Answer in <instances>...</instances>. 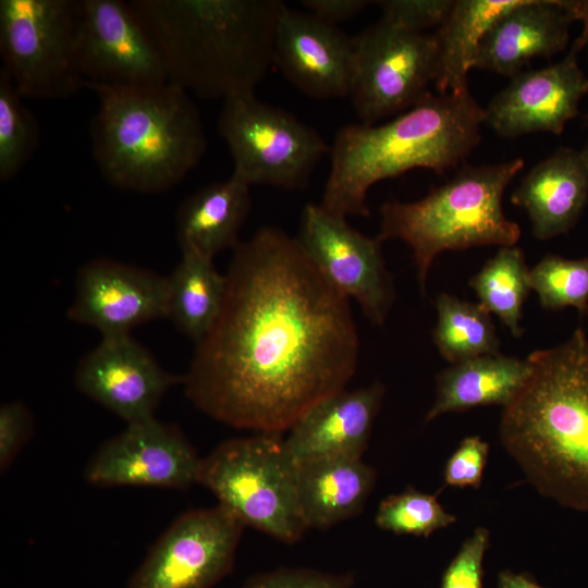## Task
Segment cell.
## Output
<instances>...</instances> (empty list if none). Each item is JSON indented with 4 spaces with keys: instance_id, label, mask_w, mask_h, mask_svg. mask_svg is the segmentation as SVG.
<instances>
[{
    "instance_id": "obj_34",
    "label": "cell",
    "mask_w": 588,
    "mask_h": 588,
    "mask_svg": "<svg viewBox=\"0 0 588 588\" xmlns=\"http://www.w3.org/2000/svg\"><path fill=\"white\" fill-rule=\"evenodd\" d=\"M376 3L383 19L409 30L426 33L444 22L454 0H381Z\"/></svg>"
},
{
    "instance_id": "obj_30",
    "label": "cell",
    "mask_w": 588,
    "mask_h": 588,
    "mask_svg": "<svg viewBox=\"0 0 588 588\" xmlns=\"http://www.w3.org/2000/svg\"><path fill=\"white\" fill-rule=\"evenodd\" d=\"M529 284L544 309L574 307L583 315L588 313V257L547 255L530 269Z\"/></svg>"
},
{
    "instance_id": "obj_11",
    "label": "cell",
    "mask_w": 588,
    "mask_h": 588,
    "mask_svg": "<svg viewBox=\"0 0 588 588\" xmlns=\"http://www.w3.org/2000/svg\"><path fill=\"white\" fill-rule=\"evenodd\" d=\"M296 238L323 278L343 296L353 298L372 324L383 327L395 290L382 242L353 229L346 218L320 204L303 208Z\"/></svg>"
},
{
    "instance_id": "obj_21",
    "label": "cell",
    "mask_w": 588,
    "mask_h": 588,
    "mask_svg": "<svg viewBox=\"0 0 588 588\" xmlns=\"http://www.w3.org/2000/svg\"><path fill=\"white\" fill-rule=\"evenodd\" d=\"M588 199V174L580 151L560 147L535 164L511 196L528 215L532 234L544 241L568 232Z\"/></svg>"
},
{
    "instance_id": "obj_25",
    "label": "cell",
    "mask_w": 588,
    "mask_h": 588,
    "mask_svg": "<svg viewBox=\"0 0 588 588\" xmlns=\"http://www.w3.org/2000/svg\"><path fill=\"white\" fill-rule=\"evenodd\" d=\"M522 0H454L444 22L433 33L438 44V94L468 89L467 74L487 32Z\"/></svg>"
},
{
    "instance_id": "obj_28",
    "label": "cell",
    "mask_w": 588,
    "mask_h": 588,
    "mask_svg": "<svg viewBox=\"0 0 588 588\" xmlns=\"http://www.w3.org/2000/svg\"><path fill=\"white\" fill-rule=\"evenodd\" d=\"M529 269L517 246H502L469 280L479 304L494 314L515 338L520 327L524 303L529 294Z\"/></svg>"
},
{
    "instance_id": "obj_40",
    "label": "cell",
    "mask_w": 588,
    "mask_h": 588,
    "mask_svg": "<svg viewBox=\"0 0 588 588\" xmlns=\"http://www.w3.org/2000/svg\"><path fill=\"white\" fill-rule=\"evenodd\" d=\"M580 155H581V158H583V161H584V164L586 167L587 174H588V142H587L585 148L580 151Z\"/></svg>"
},
{
    "instance_id": "obj_39",
    "label": "cell",
    "mask_w": 588,
    "mask_h": 588,
    "mask_svg": "<svg viewBox=\"0 0 588 588\" xmlns=\"http://www.w3.org/2000/svg\"><path fill=\"white\" fill-rule=\"evenodd\" d=\"M566 5L574 21L583 23V32L577 39L588 50V0H566Z\"/></svg>"
},
{
    "instance_id": "obj_37",
    "label": "cell",
    "mask_w": 588,
    "mask_h": 588,
    "mask_svg": "<svg viewBox=\"0 0 588 588\" xmlns=\"http://www.w3.org/2000/svg\"><path fill=\"white\" fill-rule=\"evenodd\" d=\"M303 5L320 19L331 25L350 20L369 5L367 0H303Z\"/></svg>"
},
{
    "instance_id": "obj_19",
    "label": "cell",
    "mask_w": 588,
    "mask_h": 588,
    "mask_svg": "<svg viewBox=\"0 0 588 588\" xmlns=\"http://www.w3.org/2000/svg\"><path fill=\"white\" fill-rule=\"evenodd\" d=\"M384 385L342 390L304 414L284 438L285 449L297 465L339 456H363L383 400Z\"/></svg>"
},
{
    "instance_id": "obj_35",
    "label": "cell",
    "mask_w": 588,
    "mask_h": 588,
    "mask_svg": "<svg viewBox=\"0 0 588 588\" xmlns=\"http://www.w3.org/2000/svg\"><path fill=\"white\" fill-rule=\"evenodd\" d=\"M488 454L489 444L479 436L465 438L445 464V483L458 488H479Z\"/></svg>"
},
{
    "instance_id": "obj_2",
    "label": "cell",
    "mask_w": 588,
    "mask_h": 588,
    "mask_svg": "<svg viewBox=\"0 0 588 588\" xmlns=\"http://www.w3.org/2000/svg\"><path fill=\"white\" fill-rule=\"evenodd\" d=\"M526 359L530 376L503 411L501 442L538 492L588 512V336L578 328Z\"/></svg>"
},
{
    "instance_id": "obj_24",
    "label": "cell",
    "mask_w": 588,
    "mask_h": 588,
    "mask_svg": "<svg viewBox=\"0 0 588 588\" xmlns=\"http://www.w3.org/2000/svg\"><path fill=\"white\" fill-rule=\"evenodd\" d=\"M527 359L501 353L468 359L441 370L436 378V399L425 421L449 412L477 406H509L530 376Z\"/></svg>"
},
{
    "instance_id": "obj_1",
    "label": "cell",
    "mask_w": 588,
    "mask_h": 588,
    "mask_svg": "<svg viewBox=\"0 0 588 588\" xmlns=\"http://www.w3.org/2000/svg\"><path fill=\"white\" fill-rule=\"evenodd\" d=\"M225 277L221 311L183 377L185 394L222 424L283 433L355 375L350 299L275 226L240 242Z\"/></svg>"
},
{
    "instance_id": "obj_3",
    "label": "cell",
    "mask_w": 588,
    "mask_h": 588,
    "mask_svg": "<svg viewBox=\"0 0 588 588\" xmlns=\"http://www.w3.org/2000/svg\"><path fill=\"white\" fill-rule=\"evenodd\" d=\"M168 83L207 99L254 93L273 64L280 0H132Z\"/></svg>"
},
{
    "instance_id": "obj_29",
    "label": "cell",
    "mask_w": 588,
    "mask_h": 588,
    "mask_svg": "<svg viewBox=\"0 0 588 588\" xmlns=\"http://www.w3.org/2000/svg\"><path fill=\"white\" fill-rule=\"evenodd\" d=\"M23 96L0 69V180H12L40 143V127Z\"/></svg>"
},
{
    "instance_id": "obj_38",
    "label": "cell",
    "mask_w": 588,
    "mask_h": 588,
    "mask_svg": "<svg viewBox=\"0 0 588 588\" xmlns=\"http://www.w3.org/2000/svg\"><path fill=\"white\" fill-rule=\"evenodd\" d=\"M497 588H543L530 575L502 571L498 576Z\"/></svg>"
},
{
    "instance_id": "obj_7",
    "label": "cell",
    "mask_w": 588,
    "mask_h": 588,
    "mask_svg": "<svg viewBox=\"0 0 588 588\" xmlns=\"http://www.w3.org/2000/svg\"><path fill=\"white\" fill-rule=\"evenodd\" d=\"M296 471L282 433L256 432L225 440L201 458L197 483L245 526L293 544L308 529Z\"/></svg>"
},
{
    "instance_id": "obj_10",
    "label": "cell",
    "mask_w": 588,
    "mask_h": 588,
    "mask_svg": "<svg viewBox=\"0 0 588 588\" xmlns=\"http://www.w3.org/2000/svg\"><path fill=\"white\" fill-rule=\"evenodd\" d=\"M355 69L351 87L360 123L396 117L421 101L438 75L433 34L404 28L383 17L354 37Z\"/></svg>"
},
{
    "instance_id": "obj_5",
    "label": "cell",
    "mask_w": 588,
    "mask_h": 588,
    "mask_svg": "<svg viewBox=\"0 0 588 588\" xmlns=\"http://www.w3.org/2000/svg\"><path fill=\"white\" fill-rule=\"evenodd\" d=\"M93 152L105 180L136 193H159L180 183L205 154L199 111L186 90L94 85Z\"/></svg>"
},
{
    "instance_id": "obj_22",
    "label": "cell",
    "mask_w": 588,
    "mask_h": 588,
    "mask_svg": "<svg viewBox=\"0 0 588 588\" xmlns=\"http://www.w3.org/2000/svg\"><path fill=\"white\" fill-rule=\"evenodd\" d=\"M296 467L298 502L308 528L327 529L360 514L377 478L363 456H328Z\"/></svg>"
},
{
    "instance_id": "obj_27",
    "label": "cell",
    "mask_w": 588,
    "mask_h": 588,
    "mask_svg": "<svg viewBox=\"0 0 588 588\" xmlns=\"http://www.w3.org/2000/svg\"><path fill=\"white\" fill-rule=\"evenodd\" d=\"M436 308L438 319L432 339L441 356L449 363L453 365L500 353V340L491 314L479 303L440 293Z\"/></svg>"
},
{
    "instance_id": "obj_12",
    "label": "cell",
    "mask_w": 588,
    "mask_h": 588,
    "mask_svg": "<svg viewBox=\"0 0 588 588\" xmlns=\"http://www.w3.org/2000/svg\"><path fill=\"white\" fill-rule=\"evenodd\" d=\"M246 526L221 505L185 512L156 541L127 588H211L233 568Z\"/></svg>"
},
{
    "instance_id": "obj_36",
    "label": "cell",
    "mask_w": 588,
    "mask_h": 588,
    "mask_svg": "<svg viewBox=\"0 0 588 588\" xmlns=\"http://www.w3.org/2000/svg\"><path fill=\"white\" fill-rule=\"evenodd\" d=\"M33 429L29 408L21 401L0 407V469L5 471L28 441Z\"/></svg>"
},
{
    "instance_id": "obj_16",
    "label": "cell",
    "mask_w": 588,
    "mask_h": 588,
    "mask_svg": "<svg viewBox=\"0 0 588 588\" xmlns=\"http://www.w3.org/2000/svg\"><path fill=\"white\" fill-rule=\"evenodd\" d=\"M583 49L576 38L558 63L511 77L485 108V123L506 138L537 132L560 135L578 115L579 101L588 94V77L578 65Z\"/></svg>"
},
{
    "instance_id": "obj_13",
    "label": "cell",
    "mask_w": 588,
    "mask_h": 588,
    "mask_svg": "<svg viewBox=\"0 0 588 588\" xmlns=\"http://www.w3.org/2000/svg\"><path fill=\"white\" fill-rule=\"evenodd\" d=\"M78 59L88 87L168 83L160 53L130 2L81 1Z\"/></svg>"
},
{
    "instance_id": "obj_15",
    "label": "cell",
    "mask_w": 588,
    "mask_h": 588,
    "mask_svg": "<svg viewBox=\"0 0 588 588\" xmlns=\"http://www.w3.org/2000/svg\"><path fill=\"white\" fill-rule=\"evenodd\" d=\"M74 382L84 395L130 425L154 418L164 394L183 377L164 370L127 334L102 338L79 360Z\"/></svg>"
},
{
    "instance_id": "obj_14",
    "label": "cell",
    "mask_w": 588,
    "mask_h": 588,
    "mask_svg": "<svg viewBox=\"0 0 588 588\" xmlns=\"http://www.w3.org/2000/svg\"><path fill=\"white\" fill-rule=\"evenodd\" d=\"M200 464L181 429L154 417L130 424L103 442L86 464L84 477L98 487L186 490L197 483Z\"/></svg>"
},
{
    "instance_id": "obj_26",
    "label": "cell",
    "mask_w": 588,
    "mask_h": 588,
    "mask_svg": "<svg viewBox=\"0 0 588 588\" xmlns=\"http://www.w3.org/2000/svg\"><path fill=\"white\" fill-rule=\"evenodd\" d=\"M167 280L166 318L185 336L199 343L215 324L226 292V277L213 259L194 252L182 258Z\"/></svg>"
},
{
    "instance_id": "obj_32",
    "label": "cell",
    "mask_w": 588,
    "mask_h": 588,
    "mask_svg": "<svg viewBox=\"0 0 588 588\" xmlns=\"http://www.w3.org/2000/svg\"><path fill=\"white\" fill-rule=\"evenodd\" d=\"M490 532L477 527L445 568L440 588H482L483 559Z\"/></svg>"
},
{
    "instance_id": "obj_18",
    "label": "cell",
    "mask_w": 588,
    "mask_h": 588,
    "mask_svg": "<svg viewBox=\"0 0 588 588\" xmlns=\"http://www.w3.org/2000/svg\"><path fill=\"white\" fill-rule=\"evenodd\" d=\"M273 64L303 94L315 99L350 96L355 69L354 37L310 12L280 9Z\"/></svg>"
},
{
    "instance_id": "obj_17",
    "label": "cell",
    "mask_w": 588,
    "mask_h": 588,
    "mask_svg": "<svg viewBox=\"0 0 588 588\" xmlns=\"http://www.w3.org/2000/svg\"><path fill=\"white\" fill-rule=\"evenodd\" d=\"M166 277L148 269L98 258L79 268L68 318L98 330L102 338L127 335L166 318Z\"/></svg>"
},
{
    "instance_id": "obj_20",
    "label": "cell",
    "mask_w": 588,
    "mask_h": 588,
    "mask_svg": "<svg viewBox=\"0 0 588 588\" xmlns=\"http://www.w3.org/2000/svg\"><path fill=\"white\" fill-rule=\"evenodd\" d=\"M572 22L566 0H522L487 32L473 68L513 77L531 59L563 51Z\"/></svg>"
},
{
    "instance_id": "obj_23",
    "label": "cell",
    "mask_w": 588,
    "mask_h": 588,
    "mask_svg": "<svg viewBox=\"0 0 588 588\" xmlns=\"http://www.w3.org/2000/svg\"><path fill=\"white\" fill-rule=\"evenodd\" d=\"M252 206L250 186L230 176L188 196L176 213L182 252L213 257L238 244V233Z\"/></svg>"
},
{
    "instance_id": "obj_4",
    "label": "cell",
    "mask_w": 588,
    "mask_h": 588,
    "mask_svg": "<svg viewBox=\"0 0 588 588\" xmlns=\"http://www.w3.org/2000/svg\"><path fill=\"white\" fill-rule=\"evenodd\" d=\"M485 109L469 90L428 94L382 124H347L331 145V170L320 206L346 218L369 216L368 189L412 169L439 174L456 168L481 140Z\"/></svg>"
},
{
    "instance_id": "obj_6",
    "label": "cell",
    "mask_w": 588,
    "mask_h": 588,
    "mask_svg": "<svg viewBox=\"0 0 588 588\" xmlns=\"http://www.w3.org/2000/svg\"><path fill=\"white\" fill-rule=\"evenodd\" d=\"M524 164L523 158H515L466 166L418 200L394 199L381 206L377 237L381 242L400 240L411 247L422 295L430 267L440 253L517 243L520 229L505 217L502 198Z\"/></svg>"
},
{
    "instance_id": "obj_31",
    "label": "cell",
    "mask_w": 588,
    "mask_h": 588,
    "mask_svg": "<svg viewBox=\"0 0 588 588\" xmlns=\"http://www.w3.org/2000/svg\"><path fill=\"white\" fill-rule=\"evenodd\" d=\"M375 522L379 528L396 535L429 537L455 523L456 517L442 507L436 495L407 487L381 501Z\"/></svg>"
},
{
    "instance_id": "obj_33",
    "label": "cell",
    "mask_w": 588,
    "mask_h": 588,
    "mask_svg": "<svg viewBox=\"0 0 588 588\" xmlns=\"http://www.w3.org/2000/svg\"><path fill=\"white\" fill-rule=\"evenodd\" d=\"M355 574L328 573L307 567H280L250 576L242 588H352Z\"/></svg>"
},
{
    "instance_id": "obj_9",
    "label": "cell",
    "mask_w": 588,
    "mask_h": 588,
    "mask_svg": "<svg viewBox=\"0 0 588 588\" xmlns=\"http://www.w3.org/2000/svg\"><path fill=\"white\" fill-rule=\"evenodd\" d=\"M218 131L233 160L232 176L252 185L304 189L331 146L291 112L254 93L223 100Z\"/></svg>"
},
{
    "instance_id": "obj_8",
    "label": "cell",
    "mask_w": 588,
    "mask_h": 588,
    "mask_svg": "<svg viewBox=\"0 0 588 588\" xmlns=\"http://www.w3.org/2000/svg\"><path fill=\"white\" fill-rule=\"evenodd\" d=\"M81 1L1 0V70L24 98L59 99L86 86L78 59Z\"/></svg>"
}]
</instances>
